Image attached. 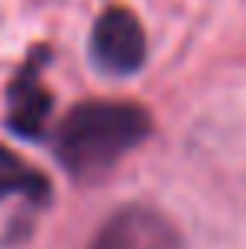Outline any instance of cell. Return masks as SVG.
Wrapping results in <instances>:
<instances>
[{"label": "cell", "instance_id": "1", "mask_svg": "<svg viewBox=\"0 0 246 249\" xmlns=\"http://www.w3.org/2000/svg\"><path fill=\"white\" fill-rule=\"evenodd\" d=\"M152 135V118L132 101H84L54 135V155L75 178H98Z\"/></svg>", "mask_w": 246, "mask_h": 249}, {"label": "cell", "instance_id": "2", "mask_svg": "<svg viewBox=\"0 0 246 249\" xmlns=\"http://www.w3.org/2000/svg\"><path fill=\"white\" fill-rule=\"evenodd\" d=\"M145 31L128 7H108L91 31V57L105 74L128 78L145 64Z\"/></svg>", "mask_w": 246, "mask_h": 249}, {"label": "cell", "instance_id": "3", "mask_svg": "<svg viewBox=\"0 0 246 249\" xmlns=\"http://www.w3.org/2000/svg\"><path fill=\"white\" fill-rule=\"evenodd\" d=\"M88 249H182V239L159 209L125 206L95 232Z\"/></svg>", "mask_w": 246, "mask_h": 249}, {"label": "cell", "instance_id": "4", "mask_svg": "<svg viewBox=\"0 0 246 249\" xmlns=\"http://www.w3.org/2000/svg\"><path fill=\"white\" fill-rule=\"evenodd\" d=\"M44 57H34L7 91V101H10V111H7V124L14 135L20 138H41L44 135V122H47V111H51V94L41 88L38 81V68H41Z\"/></svg>", "mask_w": 246, "mask_h": 249}, {"label": "cell", "instance_id": "5", "mask_svg": "<svg viewBox=\"0 0 246 249\" xmlns=\"http://www.w3.org/2000/svg\"><path fill=\"white\" fill-rule=\"evenodd\" d=\"M7 196H20L34 206H47L51 185L38 168H31L24 159H17L10 148L0 145V199Z\"/></svg>", "mask_w": 246, "mask_h": 249}]
</instances>
